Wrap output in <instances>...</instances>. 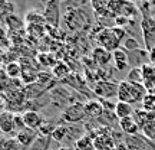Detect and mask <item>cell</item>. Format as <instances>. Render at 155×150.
Wrapping results in <instances>:
<instances>
[{"label": "cell", "mask_w": 155, "mask_h": 150, "mask_svg": "<svg viewBox=\"0 0 155 150\" xmlns=\"http://www.w3.org/2000/svg\"><path fill=\"white\" fill-rule=\"evenodd\" d=\"M125 29L122 28H116V26H112V28H104L101 29L99 32L96 33L95 39H96V44L99 48H104L108 52H114V51L119 49L121 44L125 40Z\"/></svg>", "instance_id": "obj_1"}, {"label": "cell", "mask_w": 155, "mask_h": 150, "mask_svg": "<svg viewBox=\"0 0 155 150\" xmlns=\"http://www.w3.org/2000/svg\"><path fill=\"white\" fill-rule=\"evenodd\" d=\"M148 91L145 89L144 84H134L129 81H121L118 88V101H124L128 104H135L145 98Z\"/></svg>", "instance_id": "obj_2"}, {"label": "cell", "mask_w": 155, "mask_h": 150, "mask_svg": "<svg viewBox=\"0 0 155 150\" xmlns=\"http://www.w3.org/2000/svg\"><path fill=\"white\" fill-rule=\"evenodd\" d=\"M142 12H144V17L141 22V29H142L147 51H151L155 46V20L147 13V10Z\"/></svg>", "instance_id": "obj_3"}, {"label": "cell", "mask_w": 155, "mask_h": 150, "mask_svg": "<svg viewBox=\"0 0 155 150\" xmlns=\"http://www.w3.org/2000/svg\"><path fill=\"white\" fill-rule=\"evenodd\" d=\"M85 117H86L85 103H73L71 106H68L62 113V120L66 123H72V124L81 123Z\"/></svg>", "instance_id": "obj_4"}, {"label": "cell", "mask_w": 155, "mask_h": 150, "mask_svg": "<svg viewBox=\"0 0 155 150\" xmlns=\"http://www.w3.org/2000/svg\"><path fill=\"white\" fill-rule=\"evenodd\" d=\"M118 88H119V84L112 82L109 79H99L94 85V94H96L101 98H112L115 95L118 97Z\"/></svg>", "instance_id": "obj_5"}, {"label": "cell", "mask_w": 155, "mask_h": 150, "mask_svg": "<svg viewBox=\"0 0 155 150\" xmlns=\"http://www.w3.org/2000/svg\"><path fill=\"white\" fill-rule=\"evenodd\" d=\"M15 117H16V113H12V111H9V110L0 111V131L3 134L16 133Z\"/></svg>", "instance_id": "obj_6"}, {"label": "cell", "mask_w": 155, "mask_h": 150, "mask_svg": "<svg viewBox=\"0 0 155 150\" xmlns=\"http://www.w3.org/2000/svg\"><path fill=\"white\" fill-rule=\"evenodd\" d=\"M94 137V145L95 150H114L115 149V143L109 134H105V130L101 128L96 131Z\"/></svg>", "instance_id": "obj_7"}, {"label": "cell", "mask_w": 155, "mask_h": 150, "mask_svg": "<svg viewBox=\"0 0 155 150\" xmlns=\"http://www.w3.org/2000/svg\"><path fill=\"white\" fill-rule=\"evenodd\" d=\"M49 87H45L39 82H33L29 84V85H25V95H26V100L28 101H36L39 100L42 95H45L48 91H49Z\"/></svg>", "instance_id": "obj_8"}, {"label": "cell", "mask_w": 155, "mask_h": 150, "mask_svg": "<svg viewBox=\"0 0 155 150\" xmlns=\"http://www.w3.org/2000/svg\"><path fill=\"white\" fill-rule=\"evenodd\" d=\"M15 137L17 139L19 143H22L26 149H29L30 146H33L38 140V131L36 130H32V128L25 127L23 130H20L19 133L15 134Z\"/></svg>", "instance_id": "obj_9"}, {"label": "cell", "mask_w": 155, "mask_h": 150, "mask_svg": "<svg viewBox=\"0 0 155 150\" xmlns=\"http://www.w3.org/2000/svg\"><path fill=\"white\" fill-rule=\"evenodd\" d=\"M23 121H25V126L28 128H32V130H36L38 131L40 126L43 124V117L40 116L39 111H25L22 113Z\"/></svg>", "instance_id": "obj_10"}, {"label": "cell", "mask_w": 155, "mask_h": 150, "mask_svg": "<svg viewBox=\"0 0 155 150\" xmlns=\"http://www.w3.org/2000/svg\"><path fill=\"white\" fill-rule=\"evenodd\" d=\"M112 61L115 64V68L118 71H125L129 67V55H128L127 51H124L122 48L116 49L112 52Z\"/></svg>", "instance_id": "obj_11"}, {"label": "cell", "mask_w": 155, "mask_h": 150, "mask_svg": "<svg viewBox=\"0 0 155 150\" xmlns=\"http://www.w3.org/2000/svg\"><path fill=\"white\" fill-rule=\"evenodd\" d=\"M85 113L89 118H99L101 116H104L105 108L98 100H89L85 103Z\"/></svg>", "instance_id": "obj_12"}, {"label": "cell", "mask_w": 155, "mask_h": 150, "mask_svg": "<svg viewBox=\"0 0 155 150\" xmlns=\"http://www.w3.org/2000/svg\"><path fill=\"white\" fill-rule=\"evenodd\" d=\"M92 59H94L95 64H98L99 67H106L109 62L112 61V54L111 52H108L106 49H104V48H95L94 51H92Z\"/></svg>", "instance_id": "obj_13"}, {"label": "cell", "mask_w": 155, "mask_h": 150, "mask_svg": "<svg viewBox=\"0 0 155 150\" xmlns=\"http://www.w3.org/2000/svg\"><path fill=\"white\" fill-rule=\"evenodd\" d=\"M45 20L50 25H58L59 22V5L55 3V2H50L46 5V10H45Z\"/></svg>", "instance_id": "obj_14"}, {"label": "cell", "mask_w": 155, "mask_h": 150, "mask_svg": "<svg viewBox=\"0 0 155 150\" xmlns=\"http://www.w3.org/2000/svg\"><path fill=\"white\" fill-rule=\"evenodd\" d=\"M119 127H121V130L127 134V136H135V134L138 133V130H139L138 123L135 121L134 116L119 120Z\"/></svg>", "instance_id": "obj_15"}, {"label": "cell", "mask_w": 155, "mask_h": 150, "mask_svg": "<svg viewBox=\"0 0 155 150\" xmlns=\"http://www.w3.org/2000/svg\"><path fill=\"white\" fill-rule=\"evenodd\" d=\"M134 114V108L131 104L128 103H124V101H118L115 104V110H114V116L116 118H127V117H131Z\"/></svg>", "instance_id": "obj_16"}, {"label": "cell", "mask_w": 155, "mask_h": 150, "mask_svg": "<svg viewBox=\"0 0 155 150\" xmlns=\"http://www.w3.org/2000/svg\"><path fill=\"white\" fill-rule=\"evenodd\" d=\"M125 145L128 150H147V140L139 136H127Z\"/></svg>", "instance_id": "obj_17"}, {"label": "cell", "mask_w": 155, "mask_h": 150, "mask_svg": "<svg viewBox=\"0 0 155 150\" xmlns=\"http://www.w3.org/2000/svg\"><path fill=\"white\" fill-rule=\"evenodd\" d=\"M134 118H135V121L138 123L139 128H142L145 124H148L150 121L155 120V113L145 111L144 108L142 110H137V111H134Z\"/></svg>", "instance_id": "obj_18"}, {"label": "cell", "mask_w": 155, "mask_h": 150, "mask_svg": "<svg viewBox=\"0 0 155 150\" xmlns=\"http://www.w3.org/2000/svg\"><path fill=\"white\" fill-rule=\"evenodd\" d=\"M75 150H95L94 137L91 134H82L75 141Z\"/></svg>", "instance_id": "obj_19"}, {"label": "cell", "mask_w": 155, "mask_h": 150, "mask_svg": "<svg viewBox=\"0 0 155 150\" xmlns=\"http://www.w3.org/2000/svg\"><path fill=\"white\" fill-rule=\"evenodd\" d=\"M5 72L7 75V78L10 79H20L22 77V65L20 62H10L5 65Z\"/></svg>", "instance_id": "obj_20"}, {"label": "cell", "mask_w": 155, "mask_h": 150, "mask_svg": "<svg viewBox=\"0 0 155 150\" xmlns=\"http://www.w3.org/2000/svg\"><path fill=\"white\" fill-rule=\"evenodd\" d=\"M52 74H53V77L56 79H66L69 77V74H71V68L68 67L65 62L58 61V64L52 69Z\"/></svg>", "instance_id": "obj_21"}, {"label": "cell", "mask_w": 155, "mask_h": 150, "mask_svg": "<svg viewBox=\"0 0 155 150\" xmlns=\"http://www.w3.org/2000/svg\"><path fill=\"white\" fill-rule=\"evenodd\" d=\"M36 61H38L39 65H42L43 68H53L56 64H58V61L55 59V56L48 54V52L39 54L38 58H36Z\"/></svg>", "instance_id": "obj_22"}, {"label": "cell", "mask_w": 155, "mask_h": 150, "mask_svg": "<svg viewBox=\"0 0 155 150\" xmlns=\"http://www.w3.org/2000/svg\"><path fill=\"white\" fill-rule=\"evenodd\" d=\"M9 28V30L10 32H17V30H20V29H23V20L20 19L19 16H16V15H12V16H9L7 19H6L5 22H3Z\"/></svg>", "instance_id": "obj_23"}, {"label": "cell", "mask_w": 155, "mask_h": 150, "mask_svg": "<svg viewBox=\"0 0 155 150\" xmlns=\"http://www.w3.org/2000/svg\"><path fill=\"white\" fill-rule=\"evenodd\" d=\"M127 81L129 82H134V84H144V78H142V72H141V67H135L132 68L129 74H128V78Z\"/></svg>", "instance_id": "obj_24"}, {"label": "cell", "mask_w": 155, "mask_h": 150, "mask_svg": "<svg viewBox=\"0 0 155 150\" xmlns=\"http://www.w3.org/2000/svg\"><path fill=\"white\" fill-rule=\"evenodd\" d=\"M3 150H29V149H26L22 143H19L16 137H9V139H6Z\"/></svg>", "instance_id": "obj_25"}, {"label": "cell", "mask_w": 155, "mask_h": 150, "mask_svg": "<svg viewBox=\"0 0 155 150\" xmlns=\"http://www.w3.org/2000/svg\"><path fill=\"white\" fill-rule=\"evenodd\" d=\"M142 108L145 111H150V113H155V94H148L145 95V98L142 100Z\"/></svg>", "instance_id": "obj_26"}, {"label": "cell", "mask_w": 155, "mask_h": 150, "mask_svg": "<svg viewBox=\"0 0 155 150\" xmlns=\"http://www.w3.org/2000/svg\"><path fill=\"white\" fill-rule=\"evenodd\" d=\"M122 49L127 51L128 54L129 52H135V51L139 49V42L135 38H127L122 42Z\"/></svg>", "instance_id": "obj_27"}, {"label": "cell", "mask_w": 155, "mask_h": 150, "mask_svg": "<svg viewBox=\"0 0 155 150\" xmlns=\"http://www.w3.org/2000/svg\"><path fill=\"white\" fill-rule=\"evenodd\" d=\"M142 130V134L147 140H155V120L150 121L148 124H145L144 127L141 128Z\"/></svg>", "instance_id": "obj_28"}, {"label": "cell", "mask_w": 155, "mask_h": 150, "mask_svg": "<svg viewBox=\"0 0 155 150\" xmlns=\"http://www.w3.org/2000/svg\"><path fill=\"white\" fill-rule=\"evenodd\" d=\"M137 12H138V9H137V6L134 5V3H127V2H124V7H122L121 16H125V17H128V19H131L132 16L137 15Z\"/></svg>", "instance_id": "obj_29"}, {"label": "cell", "mask_w": 155, "mask_h": 150, "mask_svg": "<svg viewBox=\"0 0 155 150\" xmlns=\"http://www.w3.org/2000/svg\"><path fill=\"white\" fill-rule=\"evenodd\" d=\"M68 131H69V128L65 127V126H56L53 133H52V137L55 140H58V141H62V140L66 139Z\"/></svg>", "instance_id": "obj_30"}, {"label": "cell", "mask_w": 155, "mask_h": 150, "mask_svg": "<svg viewBox=\"0 0 155 150\" xmlns=\"http://www.w3.org/2000/svg\"><path fill=\"white\" fill-rule=\"evenodd\" d=\"M53 130H55V127L52 126V123H49V121H43V124H42V126H40V128L38 130V133H39V134H42L43 137H48V136H52Z\"/></svg>", "instance_id": "obj_31"}, {"label": "cell", "mask_w": 155, "mask_h": 150, "mask_svg": "<svg viewBox=\"0 0 155 150\" xmlns=\"http://www.w3.org/2000/svg\"><path fill=\"white\" fill-rule=\"evenodd\" d=\"M7 46H10V39L6 35L5 29L0 28V49H6Z\"/></svg>", "instance_id": "obj_32"}, {"label": "cell", "mask_w": 155, "mask_h": 150, "mask_svg": "<svg viewBox=\"0 0 155 150\" xmlns=\"http://www.w3.org/2000/svg\"><path fill=\"white\" fill-rule=\"evenodd\" d=\"M114 20H115L116 28H122V29H124V26H127L128 23H129V19L125 16H118V17H115Z\"/></svg>", "instance_id": "obj_33"}, {"label": "cell", "mask_w": 155, "mask_h": 150, "mask_svg": "<svg viewBox=\"0 0 155 150\" xmlns=\"http://www.w3.org/2000/svg\"><path fill=\"white\" fill-rule=\"evenodd\" d=\"M148 52H150V61H151V64L155 67V46L151 51H148Z\"/></svg>", "instance_id": "obj_34"}, {"label": "cell", "mask_w": 155, "mask_h": 150, "mask_svg": "<svg viewBox=\"0 0 155 150\" xmlns=\"http://www.w3.org/2000/svg\"><path fill=\"white\" fill-rule=\"evenodd\" d=\"M6 62V52H3V49H0V65Z\"/></svg>", "instance_id": "obj_35"}, {"label": "cell", "mask_w": 155, "mask_h": 150, "mask_svg": "<svg viewBox=\"0 0 155 150\" xmlns=\"http://www.w3.org/2000/svg\"><path fill=\"white\" fill-rule=\"evenodd\" d=\"M3 106H5V97L0 92V107H3Z\"/></svg>", "instance_id": "obj_36"}, {"label": "cell", "mask_w": 155, "mask_h": 150, "mask_svg": "<svg viewBox=\"0 0 155 150\" xmlns=\"http://www.w3.org/2000/svg\"><path fill=\"white\" fill-rule=\"evenodd\" d=\"M5 5H6V2H5V0H0V12H2V9L5 7Z\"/></svg>", "instance_id": "obj_37"}, {"label": "cell", "mask_w": 155, "mask_h": 150, "mask_svg": "<svg viewBox=\"0 0 155 150\" xmlns=\"http://www.w3.org/2000/svg\"><path fill=\"white\" fill-rule=\"evenodd\" d=\"M144 139H145V137H144ZM145 140H147V139H145ZM147 145H148V146H151L152 149H155V145H152V143H151L150 140H147Z\"/></svg>", "instance_id": "obj_38"}, {"label": "cell", "mask_w": 155, "mask_h": 150, "mask_svg": "<svg viewBox=\"0 0 155 150\" xmlns=\"http://www.w3.org/2000/svg\"><path fill=\"white\" fill-rule=\"evenodd\" d=\"M59 150H72V149H71V147H61Z\"/></svg>", "instance_id": "obj_39"}, {"label": "cell", "mask_w": 155, "mask_h": 150, "mask_svg": "<svg viewBox=\"0 0 155 150\" xmlns=\"http://www.w3.org/2000/svg\"><path fill=\"white\" fill-rule=\"evenodd\" d=\"M0 133H2V131H0Z\"/></svg>", "instance_id": "obj_40"}]
</instances>
